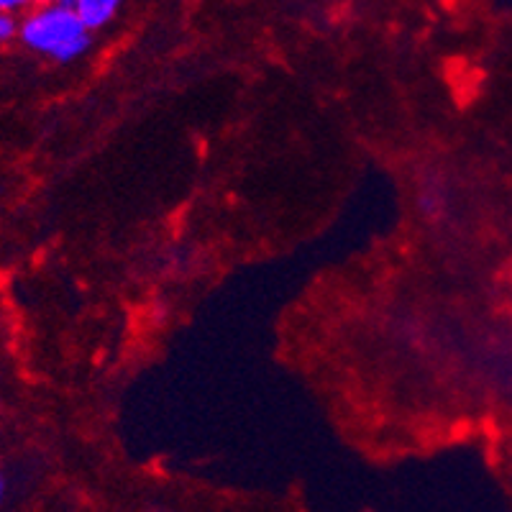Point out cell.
I'll return each instance as SVG.
<instances>
[{
  "instance_id": "7a4b0ae2",
  "label": "cell",
  "mask_w": 512,
  "mask_h": 512,
  "mask_svg": "<svg viewBox=\"0 0 512 512\" xmlns=\"http://www.w3.org/2000/svg\"><path fill=\"white\" fill-rule=\"evenodd\" d=\"M67 6L75 8L80 21L90 31H100L116 21L123 8V0H70Z\"/></svg>"
},
{
  "instance_id": "277c9868",
  "label": "cell",
  "mask_w": 512,
  "mask_h": 512,
  "mask_svg": "<svg viewBox=\"0 0 512 512\" xmlns=\"http://www.w3.org/2000/svg\"><path fill=\"white\" fill-rule=\"evenodd\" d=\"M34 6H39V0H0V13H11V16L24 13L26 16Z\"/></svg>"
},
{
  "instance_id": "6da1fadb",
  "label": "cell",
  "mask_w": 512,
  "mask_h": 512,
  "mask_svg": "<svg viewBox=\"0 0 512 512\" xmlns=\"http://www.w3.org/2000/svg\"><path fill=\"white\" fill-rule=\"evenodd\" d=\"M21 44L54 62H75L93 44V31L82 24L75 8L44 0L21 18Z\"/></svg>"
},
{
  "instance_id": "8992f818",
  "label": "cell",
  "mask_w": 512,
  "mask_h": 512,
  "mask_svg": "<svg viewBox=\"0 0 512 512\" xmlns=\"http://www.w3.org/2000/svg\"><path fill=\"white\" fill-rule=\"evenodd\" d=\"M59 3H70V0H59Z\"/></svg>"
},
{
  "instance_id": "3957f363",
  "label": "cell",
  "mask_w": 512,
  "mask_h": 512,
  "mask_svg": "<svg viewBox=\"0 0 512 512\" xmlns=\"http://www.w3.org/2000/svg\"><path fill=\"white\" fill-rule=\"evenodd\" d=\"M21 36V18L11 13H0V47H6Z\"/></svg>"
},
{
  "instance_id": "5b68a950",
  "label": "cell",
  "mask_w": 512,
  "mask_h": 512,
  "mask_svg": "<svg viewBox=\"0 0 512 512\" xmlns=\"http://www.w3.org/2000/svg\"><path fill=\"white\" fill-rule=\"evenodd\" d=\"M3 492H6V479H3V472H0V500H3Z\"/></svg>"
}]
</instances>
